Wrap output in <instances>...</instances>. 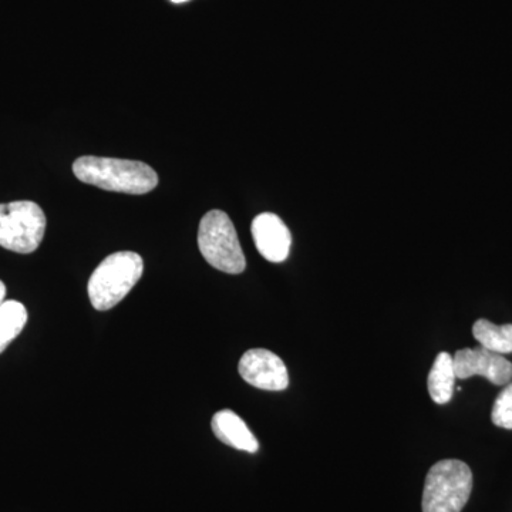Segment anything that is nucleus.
I'll list each match as a JSON object with an SVG mask.
<instances>
[{
  "label": "nucleus",
  "instance_id": "obj_3",
  "mask_svg": "<svg viewBox=\"0 0 512 512\" xmlns=\"http://www.w3.org/2000/svg\"><path fill=\"white\" fill-rule=\"evenodd\" d=\"M198 247L205 261L218 271L238 275L247 268L237 231L224 211H210L202 217L198 229Z\"/></svg>",
  "mask_w": 512,
  "mask_h": 512
},
{
  "label": "nucleus",
  "instance_id": "obj_11",
  "mask_svg": "<svg viewBox=\"0 0 512 512\" xmlns=\"http://www.w3.org/2000/svg\"><path fill=\"white\" fill-rule=\"evenodd\" d=\"M473 335L481 348L494 353H512V325L498 326L487 319H478L473 326Z\"/></svg>",
  "mask_w": 512,
  "mask_h": 512
},
{
  "label": "nucleus",
  "instance_id": "obj_6",
  "mask_svg": "<svg viewBox=\"0 0 512 512\" xmlns=\"http://www.w3.org/2000/svg\"><path fill=\"white\" fill-rule=\"evenodd\" d=\"M238 370L242 379L256 389L282 392L289 384L284 360L269 350H248L239 360Z\"/></svg>",
  "mask_w": 512,
  "mask_h": 512
},
{
  "label": "nucleus",
  "instance_id": "obj_2",
  "mask_svg": "<svg viewBox=\"0 0 512 512\" xmlns=\"http://www.w3.org/2000/svg\"><path fill=\"white\" fill-rule=\"evenodd\" d=\"M143 258L136 252L120 251L107 256L90 276L87 292L97 311L119 305L143 276Z\"/></svg>",
  "mask_w": 512,
  "mask_h": 512
},
{
  "label": "nucleus",
  "instance_id": "obj_4",
  "mask_svg": "<svg viewBox=\"0 0 512 512\" xmlns=\"http://www.w3.org/2000/svg\"><path fill=\"white\" fill-rule=\"evenodd\" d=\"M473 490V473L460 460H443L430 468L423 493V512H461Z\"/></svg>",
  "mask_w": 512,
  "mask_h": 512
},
{
  "label": "nucleus",
  "instance_id": "obj_7",
  "mask_svg": "<svg viewBox=\"0 0 512 512\" xmlns=\"http://www.w3.org/2000/svg\"><path fill=\"white\" fill-rule=\"evenodd\" d=\"M457 379L473 376L485 377L495 386H504L512 380V363L500 353L478 346L476 349H461L453 356Z\"/></svg>",
  "mask_w": 512,
  "mask_h": 512
},
{
  "label": "nucleus",
  "instance_id": "obj_12",
  "mask_svg": "<svg viewBox=\"0 0 512 512\" xmlns=\"http://www.w3.org/2000/svg\"><path fill=\"white\" fill-rule=\"evenodd\" d=\"M28 322V311L18 301H5L0 305V353L13 342Z\"/></svg>",
  "mask_w": 512,
  "mask_h": 512
},
{
  "label": "nucleus",
  "instance_id": "obj_5",
  "mask_svg": "<svg viewBox=\"0 0 512 512\" xmlns=\"http://www.w3.org/2000/svg\"><path fill=\"white\" fill-rule=\"evenodd\" d=\"M46 215L33 201L0 204V247L18 254H32L42 244Z\"/></svg>",
  "mask_w": 512,
  "mask_h": 512
},
{
  "label": "nucleus",
  "instance_id": "obj_1",
  "mask_svg": "<svg viewBox=\"0 0 512 512\" xmlns=\"http://www.w3.org/2000/svg\"><path fill=\"white\" fill-rule=\"evenodd\" d=\"M73 173L84 184L131 195L147 194L158 184V175L150 165L120 158L80 157L74 161Z\"/></svg>",
  "mask_w": 512,
  "mask_h": 512
},
{
  "label": "nucleus",
  "instance_id": "obj_14",
  "mask_svg": "<svg viewBox=\"0 0 512 512\" xmlns=\"http://www.w3.org/2000/svg\"><path fill=\"white\" fill-rule=\"evenodd\" d=\"M5 296H6V286L3 284L2 281H0V305H2L3 302H5Z\"/></svg>",
  "mask_w": 512,
  "mask_h": 512
},
{
  "label": "nucleus",
  "instance_id": "obj_15",
  "mask_svg": "<svg viewBox=\"0 0 512 512\" xmlns=\"http://www.w3.org/2000/svg\"><path fill=\"white\" fill-rule=\"evenodd\" d=\"M171 2H174V3H184V2H188V0H171Z\"/></svg>",
  "mask_w": 512,
  "mask_h": 512
},
{
  "label": "nucleus",
  "instance_id": "obj_10",
  "mask_svg": "<svg viewBox=\"0 0 512 512\" xmlns=\"http://www.w3.org/2000/svg\"><path fill=\"white\" fill-rule=\"evenodd\" d=\"M456 370H454L453 356L447 352H441L434 360L431 367L429 393L431 400L437 404H446L453 399L454 384H456Z\"/></svg>",
  "mask_w": 512,
  "mask_h": 512
},
{
  "label": "nucleus",
  "instance_id": "obj_8",
  "mask_svg": "<svg viewBox=\"0 0 512 512\" xmlns=\"http://www.w3.org/2000/svg\"><path fill=\"white\" fill-rule=\"evenodd\" d=\"M252 237L259 254L266 261L284 262L289 256L292 245V235L285 222L271 212L259 214L252 222Z\"/></svg>",
  "mask_w": 512,
  "mask_h": 512
},
{
  "label": "nucleus",
  "instance_id": "obj_13",
  "mask_svg": "<svg viewBox=\"0 0 512 512\" xmlns=\"http://www.w3.org/2000/svg\"><path fill=\"white\" fill-rule=\"evenodd\" d=\"M491 420L501 429L512 430V383L504 387L503 392L498 394L491 412Z\"/></svg>",
  "mask_w": 512,
  "mask_h": 512
},
{
  "label": "nucleus",
  "instance_id": "obj_9",
  "mask_svg": "<svg viewBox=\"0 0 512 512\" xmlns=\"http://www.w3.org/2000/svg\"><path fill=\"white\" fill-rule=\"evenodd\" d=\"M211 427L217 439L229 447L247 451V453H256L259 450L258 440L252 431L248 429L245 421L232 410L225 409L215 413V416L212 417Z\"/></svg>",
  "mask_w": 512,
  "mask_h": 512
}]
</instances>
